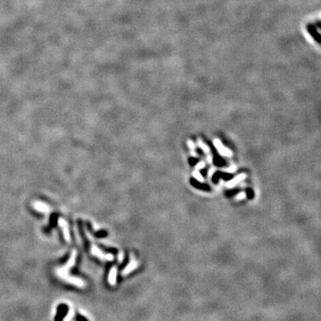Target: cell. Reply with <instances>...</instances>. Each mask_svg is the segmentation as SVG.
<instances>
[{
    "instance_id": "obj_1",
    "label": "cell",
    "mask_w": 321,
    "mask_h": 321,
    "mask_svg": "<svg viewBox=\"0 0 321 321\" xmlns=\"http://www.w3.org/2000/svg\"><path fill=\"white\" fill-rule=\"evenodd\" d=\"M213 144L215 145L216 149L218 150V153H219L220 155L222 156H226V157H231L232 156V152L227 149V147H225L223 145V144L220 142V140H219L218 138H215L213 140Z\"/></svg>"
},
{
    "instance_id": "obj_2",
    "label": "cell",
    "mask_w": 321,
    "mask_h": 321,
    "mask_svg": "<svg viewBox=\"0 0 321 321\" xmlns=\"http://www.w3.org/2000/svg\"><path fill=\"white\" fill-rule=\"evenodd\" d=\"M246 178V174L245 173H241V174H239L238 176H236V178H234L233 179H231L230 181H228L227 183V187H228V188H232V187H234L235 186H236V185L238 184V183H240L241 181H243L245 178Z\"/></svg>"
},
{
    "instance_id": "obj_3",
    "label": "cell",
    "mask_w": 321,
    "mask_h": 321,
    "mask_svg": "<svg viewBox=\"0 0 321 321\" xmlns=\"http://www.w3.org/2000/svg\"><path fill=\"white\" fill-rule=\"evenodd\" d=\"M92 253H93L94 255L98 256L99 258H102V259H103V260H112V259H113L112 255H111V254H103V253L102 252L99 250V249H97V248H96V246H93V247H92Z\"/></svg>"
},
{
    "instance_id": "obj_4",
    "label": "cell",
    "mask_w": 321,
    "mask_h": 321,
    "mask_svg": "<svg viewBox=\"0 0 321 321\" xmlns=\"http://www.w3.org/2000/svg\"><path fill=\"white\" fill-rule=\"evenodd\" d=\"M59 223H60V225H61V227H62V230H63V234H64L65 239L67 240V241H70V234H69L68 225H67L66 221L63 220V219H60V222H59Z\"/></svg>"
},
{
    "instance_id": "obj_5",
    "label": "cell",
    "mask_w": 321,
    "mask_h": 321,
    "mask_svg": "<svg viewBox=\"0 0 321 321\" xmlns=\"http://www.w3.org/2000/svg\"><path fill=\"white\" fill-rule=\"evenodd\" d=\"M34 205L35 209H37L38 211H39L41 212H49V208H48L47 205L45 204H42V203H39V202H36L33 204Z\"/></svg>"
},
{
    "instance_id": "obj_6",
    "label": "cell",
    "mask_w": 321,
    "mask_h": 321,
    "mask_svg": "<svg viewBox=\"0 0 321 321\" xmlns=\"http://www.w3.org/2000/svg\"><path fill=\"white\" fill-rule=\"evenodd\" d=\"M137 267V262L136 261V260H134V259H132L131 260V261H130V263L128 265V266L126 267V268L124 269V272H123V275H126L127 273H130V272H131L134 268H136Z\"/></svg>"
},
{
    "instance_id": "obj_7",
    "label": "cell",
    "mask_w": 321,
    "mask_h": 321,
    "mask_svg": "<svg viewBox=\"0 0 321 321\" xmlns=\"http://www.w3.org/2000/svg\"><path fill=\"white\" fill-rule=\"evenodd\" d=\"M116 268H112V270H111V272H110L109 276V282L111 285H115V283H116Z\"/></svg>"
},
{
    "instance_id": "obj_8",
    "label": "cell",
    "mask_w": 321,
    "mask_h": 321,
    "mask_svg": "<svg viewBox=\"0 0 321 321\" xmlns=\"http://www.w3.org/2000/svg\"><path fill=\"white\" fill-rule=\"evenodd\" d=\"M197 144H198L199 147L204 151L205 154H210V147H209L206 144H204V142L202 139H198Z\"/></svg>"
},
{
    "instance_id": "obj_9",
    "label": "cell",
    "mask_w": 321,
    "mask_h": 321,
    "mask_svg": "<svg viewBox=\"0 0 321 321\" xmlns=\"http://www.w3.org/2000/svg\"><path fill=\"white\" fill-rule=\"evenodd\" d=\"M193 176L195 177V178L196 180H198L200 182H204V177L201 175V173H200L199 171H197V170H195V171H193Z\"/></svg>"
},
{
    "instance_id": "obj_10",
    "label": "cell",
    "mask_w": 321,
    "mask_h": 321,
    "mask_svg": "<svg viewBox=\"0 0 321 321\" xmlns=\"http://www.w3.org/2000/svg\"><path fill=\"white\" fill-rule=\"evenodd\" d=\"M236 171V165H231L229 168H227V169H224V171L225 172H228V173H233V172H235V171Z\"/></svg>"
},
{
    "instance_id": "obj_11",
    "label": "cell",
    "mask_w": 321,
    "mask_h": 321,
    "mask_svg": "<svg viewBox=\"0 0 321 321\" xmlns=\"http://www.w3.org/2000/svg\"><path fill=\"white\" fill-rule=\"evenodd\" d=\"M246 197V194H245V192H241V193H239L236 196V200H243V199H245Z\"/></svg>"
},
{
    "instance_id": "obj_12",
    "label": "cell",
    "mask_w": 321,
    "mask_h": 321,
    "mask_svg": "<svg viewBox=\"0 0 321 321\" xmlns=\"http://www.w3.org/2000/svg\"><path fill=\"white\" fill-rule=\"evenodd\" d=\"M204 166H205V164L204 162H201V163H197V165L195 166V170H197V171H199V170H201V169H204Z\"/></svg>"
},
{
    "instance_id": "obj_13",
    "label": "cell",
    "mask_w": 321,
    "mask_h": 321,
    "mask_svg": "<svg viewBox=\"0 0 321 321\" xmlns=\"http://www.w3.org/2000/svg\"><path fill=\"white\" fill-rule=\"evenodd\" d=\"M187 144H188V146H189L190 150L195 151V144L193 143L191 140H188V141H187Z\"/></svg>"
},
{
    "instance_id": "obj_14",
    "label": "cell",
    "mask_w": 321,
    "mask_h": 321,
    "mask_svg": "<svg viewBox=\"0 0 321 321\" xmlns=\"http://www.w3.org/2000/svg\"><path fill=\"white\" fill-rule=\"evenodd\" d=\"M214 172H215V168H212V169L210 170V171H209V174H208L209 178H212V174H213Z\"/></svg>"
},
{
    "instance_id": "obj_15",
    "label": "cell",
    "mask_w": 321,
    "mask_h": 321,
    "mask_svg": "<svg viewBox=\"0 0 321 321\" xmlns=\"http://www.w3.org/2000/svg\"><path fill=\"white\" fill-rule=\"evenodd\" d=\"M207 160H208V162H209V163H212V155H209V156L207 157Z\"/></svg>"
}]
</instances>
